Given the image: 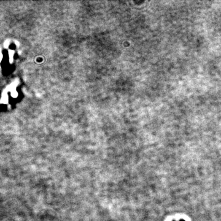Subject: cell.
<instances>
[{
  "instance_id": "cell-1",
  "label": "cell",
  "mask_w": 221,
  "mask_h": 221,
  "mask_svg": "<svg viewBox=\"0 0 221 221\" xmlns=\"http://www.w3.org/2000/svg\"><path fill=\"white\" fill-rule=\"evenodd\" d=\"M180 221H185V220H183V219H181V220H180Z\"/></svg>"
}]
</instances>
